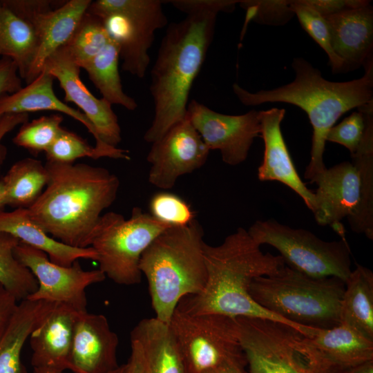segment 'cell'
I'll list each match as a JSON object with an SVG mask.
<instances>
[{
  "label": "cell",
  "instance_id": "obj_1",
  "mask_svg": "<svg viewBox=\"0 0 373 373\" xmlns=\"http://www.w3.org/2000/svg\"><path fill=\"white\" fill-rule=\"evenodd\" d=\"M203 254L207 281L202 291L183 298L177 309L189 314H218L232 318L267 319L288 325L312 336L317 329L289 321L258 305L249 289L257 277L269 276L285 265L280 255L264 253L247 230L238 228L219 245L206 242Z\"/></svg>",
  "mask_w": 373,
  "mask_h": 373
},
{
  "label": "cell",
  "instance_id": "obj_2",
  "mask_svg": "<svg viewBox=\"0 0 373 373\" xmlns=\"http://www.w3.org/2000/svg\"><path fill=\"white\" fill-rule=\"evenodd\" d=\"M49 181L28 208L31 219L55 239L72 247H90L104 210L115 200L119 178L108 169L84 163L45 164Z\"/></svg>",
  "mask_w": 373,
  "mask_h": 373
},
{
  "label": "cell",
  "instance_id": "obj_3",
  "mask_svg": "<svg viewBox=\"0 0 373 373\" xmlns=\"http://www.w3.org/2000/svg\"><path fill=\"white\" fill-rule=\"evenodd\" d=\"M293 82L271 90L248 91L238 84L233 92L245 106L283 102L298 106L307 115L313 128L310 160L304 177L313 180L327 168L323 162L326 136L339 117L354 108L373 101V57L365 64L359 79L347 82L325 79L321 71L302 57L294 58Z\"/></svg>",
  "mask_w": 373,
  "mask_h": 373
},
{
  "label": "cell",
  "instance_id": "obj_4",
  "mask_svg": "<svg viewBox=\"0 0 373 373\" xmlns=\"http://www.w3.org/2000/svg\"><path fill=\"white\" fill-rule=\"evenodd\" d=\"M218 12L187 14L167 27L151 71L154 115L144 139L154 143L186 115L193 84L213 39Z\"/></svg>",
  "mask_w": 373,
  "mask_h": 373
},
{
  "label": "cell",
  "instance_id": "obj_5",
  "mask_svg": "<svg viewBox=\"0 0 373 373\" xmlns=\"http://www.w3.org/2000/svg\"><path fill=\"white\" fill-rule=\"evenodd\" d=\"M204 231L196 219L161 233L142 255L155 318L169 324L180 301L200 293L207 281Z\"/></svg>",
  "mask_w": 373,
  "mask_h": 373
},
{
  "label": "cell",
  "instance_id": "obj_6",
  "mask_svg": "<svg viewBox=\"0 0 373 373\" xmlns=\"http://www.w3.org/2000/svg\"><path fill=\"white\" fill-rule=\"evenodd\" d=\"M345 282L316 278L286 265L274 274L255 278L251 297L260 306L295 324L329 329L341 323Z\"/></svg>",
  "mask_w": 373,
  "mask_h": 373
},
{
  "label": "cell",
  "instance_id": "obj_7",
  "mask_svg": "<svg viewBox=\"0 0 373 373\" xmlns=\"http://www.w3.org/2000/svg\"><path fill=\"white\" fill-rule=\"evenodd\" d=\"M247 373H347L298 329L282 323L236 318Z\"/></svg>",
  "mask_w": 373,
  "mask_h": 373
},
{
  "label": "cell",
  "instance_id": "obj_8",
  "mask_svg": "<svg viewBox=\"0 0 373 373\" xmlns=\"http://www.w3.org/2000/svg\"><path fill=\"white\" fill-rule=\"evenodd\" d=\"M169 227L140 207L133 209L128 219L118 213H106L96 225L90 245L97 254L99 269L118 285L140 283L142 255Z\"/></svg>",
  "mask_w": 373,
  "mask_h": 373
},
{
  "label": "cell",
  "instance_id": "obj_9",
  "mask_svg": "<svg viewBox=\"0 0 373 373\" xmlns=\"http://www.w3.org/2000/svg\"><path fill=\"white\" fill-rule=\"evenodd\" d=\"M99 17L118 46L122 69L142 79L151 62L149 50L155 32L168 19L159 0H97L87 10Z\"/></svg>",
  "mask_w": 373,
  "mask_h": 373
},
{
  "label": "cell",
  "instance_id": "obj_10",
  "mask_svg": "<svg viewBox=\"0 0 373 373\" xmlns=\"http://www.w3.org/2000/svg\"><path fill=\"white\" fill-rule=\"evenodd\" d=\"M247 231L260 246L277 249L288 267L309 277H336L345 283L352 271L346 238L325 241L308 230L274 219L256 220Z\"/></svg>",
  "mask_w": 373,
  "mask_h": 373
},
{
  "label": "cell",
  "instance_id": "obj_11",
  "mask_svg": "<svg viewBox=\"0 0 373 373\" xmlns=\"http://www.w3.org/2000/svg\"><path fill=\"white\" fill-rule=\"evenodd\" d=\"M168 325L187 373L216 371L230 361L247 365L236 318L189 314L176 308Z\"/></svg>",
  "mask_w": 373,
  "mask_h": 373
},
{
  "label": "cell",
  "instance_id": "obj_12",
  "mask_svg": "<svg viewBox=\"0 0 373 373\" xmlns=\"http://www.w3.org/2000/svg\"><path fill=\"white\" fill-rule=\"evenodd\" d=\"M14 254L38 283L37 290L26 299L65 304L78 312H86V288L106 279L99 269L84 270L78 260L69 267L57 265L44 252L21 242Z\"/></svg>",
  "mask_w": 373,
  "mask_h": 373
},
{
  "label": "cell",
  "instance_id": "obj_13",
  "mask_svg": "<svg viewBox=\"0 0 373 373\" xmlns=\"http://www.w3.org/2000/svg\"><path fill=\"white\" fill-rule=\"evenodd\" d=\"M186 116L209 151H219L222 161L231 166L245 162L255 138L260 135L259 111L255 110L227 115L193 99L188 104Z\"/></svg>",
  "mask_w": 373,
  "mask_h": 373
},
{
  "label": "cell",
  "instance_id": "obj_14",
  "mask_svg": "<svg viewBox=\"0 0 373 373\" xmlns=\"http://www.w3.org/2000/svg\"><path fill=\"white\" fill-rule=\"evenodd\" d=\"M209 152L186 116L152 144L146 157L151 164L148 180L159 189H170L180 176L201 168Z\"/></svg>",
  "mask_w": 373,
  "mask_h": 373
},
{
  "label": "cell",
  "instance_id": "obj_15",
  "mask_svg": "<svg viewBox=\"0 0 373 373\" xmlns=\"http://www.w3.org/2000/svg\"><path fill=\"white\" fill-rule=\"evenodd\" d=\"M41 71L57 79L65 93L64 101L82 110L105 144L117 147L121 142V128L112 109L104 98L95 97L80 78V68L64 46L45 61Z\"/></svg>",
  "mask_w": 373,
  "mask_h": 373
},
{
  "label": "cell",
  "instance_id": "obj_16",
  "mask_svg": "<svg viewBox=\"0 0 373 373\" xmlns=\"http://www.w3.org/2000/svg\"><path fill=\"white\" fill-rule=\"evenodd\" d=\"M119 338L103 314L77 312L70 356L73 373H108L119 365Z\"/></svg>",
  "mask_w": 373,
  "mask_h": 373
},
{
  "label": "cell",
  "instance_id": "obj_17",
  "mask_svg": "<svg viewBox=\"0 0 373 373\" xmlns=\"http://www.w3.org/2000/svg\"><path fill=\"white\" fill-rule=\"evenodd\" d=\"M285 110L273 108L259 111L260 135L264 142V155L258 168L260 181H277L292 189L312 213L316 209L314 192L300 178L285 142L281 122Z\"/></svg>",
  "mask_w": 373,
  "mask_h": 373
},
{
  "label": "cell",
  "instance_id": "obj_18",
  "mask_svg": "<svg viewBox=\"0 0 373 373\" xmlns=\"http://www.w3.org/2000/svg\"><path fill=\"white\" fill-rule=\"evenodd\" d=\"M318 188L314 192L316 209L313 214L321 226L329 225L340 236L345 235L341 221L355 210L359 199L357 171L351 162H343L326 169L312 182Z\"/></svg>",
  "mask_w": 373,
  "mask_h": 373
},
{
  "label": "cell",
  "instance_id": "obj_19",
  "mask_svg": "<svg viewBox=\"0 0 373 373\" xmlns=\"http://www.w3.org/2000/svg\"><path fill=\"white\" fill-rule=\"evenodd\" d=\"M55 78L50 74L41 73L24 88L12 94L0 97V117L7 114L28 113L39 111H52L64 113L81 122L95 140V147L106 157L124 160V149L109 146L99 138L94 126L79 111L69 106L58 99L53 90Z\"/></svg>",
  "mask_w": 373,
  "mask_h": 373
},
{
  "label": "cell",
  "instance_id": "obj_20",
  "mask_svg": "<svg viewBox=\"0 0 373 373\" xmlns=\"http://www.w3.org/2000/svg\"><path fill=\"white\" fill-rule=\"evenodd\" d=\"M92 1L70 0L54 8L48 4L26 20L34 26L39 39L35 59L25 79L28 84L41 72L46 59L68 41Z\"/></svg>",
  "mask_w": 373,
  "mask_h": 373
},
{
  "label": "cell",
  "instance_id": "obj_21",
  "mask_svg": "<svg viewBox=\"0 0 373 373\" xmlns=\"http://www.w3.org/2000/svg\"><path fill=\"white\" fill-rule=\"evenodd\" d=\"M58 303L31 333V365L33 369L64 372L70 369V356L77 313Z\"/></svg>",
  "mask_w": 373,
  "mask_h": 373
},
{
  "label": "cell",
  "instance_id": "obj_22",
  "mask_svg": "<svg viewBox=\"0 0 373 373\" xmlns=\"http://www.w3.org/2000/svg\"><path fill=\"white\" fill-rule=\"evenodd\" d=\"M325 19L332 48L343 61L344 70H354L373 57V8L370 3Z\"/></svg>",
  "mask_w": 373,
  "mask_h": 373
},
{
  "label": "cell",
  "instance_id": "obj_23",
  "mask_svg": "<svg viewBox=\"0 0 373 373\" xmlns=\"http://www.w3.org/2000/svg\"><path fill=\"white\" fill-rule=\"evenodd\" d=\"M0 231L10 234L21 242L44 252L50 260L57 265L69 267L79 259L95 261L97 259V254L91 247H72L52 238L31 219L25 208L1 211Z\"/></svg>",
  "mask_w": 373,
  "mask_h": 373
},
{
  "label": "cell",
  "instance_id": "obj_24",
  "mask_svg": "<svg viewBox=\"0 0 373 373\" xmlns=\"http://www.w3.org/2000/svg\"><path fill=\"white\" fill-rule=\"evenodd\" d=\"M358 111L364 113L365 128L356 151L351 155V162L358 173L359 199L347 219L352 231L373 240V101Z\"/></svg>",
  "mask_w": 373,
  "mask_h": 373
},
{
  "label": "cell",
  "instance_id": "obj_25",
  "mask_svg": "<svg viewBox=\"0 0 373 373\" xmlns=\"http://www.w3.org/2000/svg\"><path fill=\"white\" fill-rule=\"evenodd\" d=\"M57 304L29 299L18 303L0 341V373H27L21 359L23 347Z\"/></svg>",
  "mask_w": 373,
  "mask_h": 373
},
{
  "label": "cell",
  "instance_id": "obj_26",
  "mask_svg": "<svg viewBox=\"0 0 373 373\" xmlns=\"http://www.w3.org/2000/svg\"><path fill=\"white\" fill-rule=\"evenodd\" d=\"M140 344L146 373H187L169 325L155 317L143 318L131 332Z\"/></svg>",
  "mask_w": 373,
  "mask_h": 373
},
{
  "label": "cell",
  "instance_id": "obj_27",
  "mask_svg": "<svg viewBox=\"0 0 373 373\" xmlns=\"http://www.w3.org/2000/svg\"><path fill=\"white\" fill-rule=\"evenodd\" d=\"M309 339L329 361L345 368L373 360V341L343 323L318 329Z\"/></svg>",
  "mask_w": 373,
  "mask_h": 373
},
{
  "label": "cell",
  "instance_id": "obj_28",
  "mask_svg": "<svg viewBox=\"0 0 373 373\" xmlns=\"http://www.w3.org/2000/svg\"><path fill=\"white\" fill-rule=\"evenodd\" d=\"M341 323L373 341V273L359 264L345 283Z\"/></svg>",
  "mask_w": 373,
  "mask_h": 373
},
{
  "label": "cell",
  "instance_id": "obj_29",
  "mask_svg": "<svg viewBox=\"0 0 373 373\" xmlns=\"http://www.w3.org/2000/svg\"><path fill=\"white\" fill-rule=\"evenodd\" d=\"M38 46L39 39L32 23L19 17L0 1V55L15 61L19 75L24 80Z\"/></svg>",
  "mask_w": 373,
  "mask_h": 373
},
{
  "label": "cell",
  "instance_id": "obj_30",
  "mask_svg": "<svg viewBox=\"0 0 373 373\" xmlns=\"http://www.w3.org/2000/svg\"><path fill=\"white\" fill-rule=\"evenodd\" d=\"M6 194V204L28 209L38 199L49 181L45 164L26 157L13 164L0 180Z\"/></svg>",
  "mask_w": 373,
  "mask_h": 373
},
{
  "label": "cell",
  "instance_id": "obj_31",
  "mask_svg": "<svg viewBox=\"0 0 373 373\" xmlns=\"http://www.w3.org/2000/svg\"><path fill=\"white\" fill-rule=\"evenodd\" d=\"M119 60L118 46L111 39L104 48L82 68L87 72L102 98L112 105H120L129 111H134L137 108V104L123 90L119 72Z\"/></svg>",
  "mask_w": 373,
  "mask_h": 373
},
{
  "label": "cell",
  "instance_id": "obj_32",
  "mask_svg": "<svg viewBox=\"0 0 373 373\" xmlns=\"http://www.w3.org/2000/svg\"><path fill=\"white\" fill-rule=\"evenodd\" d=\"M20 241L0 231V284L18 301L34 293L38 283L31 271L15 258L14 249Z\"/></svg>",
  "mask_w": 373,
  "mask_h": 373
},
{
  "label": "cell",
  "instance_id": "obj_33",
  "mask_svg": "<svg viewBox=\"0 0 373 373\" xmlns=\"http://www.w3.org/2000/svg\"><path fill=\"white\" fill-rule=\"evenodd\" d=\"M111 41L102 20L86 12L64 46L80 68Z\"/></svg>",
  "mask_w": 373,
  "mask_h": 373
},
{
  "label": "cell",
  "instance_id": "obj_34",
  "mask_svg": "<svg viewBox=\"0 0 373 373\" xmlns=\"http://www.w3.org/2000/svg\"><path fill=\"white\" fill-rule=\"evenodd\" d=\"M63 117L59 114L41 116L21 124L12 142L34 154L45 152L62 129Z\"/></svg>",
  "mask_w": 373,
  "mask_h": 373
},
{
  "label": "cell",
  "instance_id": "obj_35",
  "mask_svg": "<svg viewBox=\"0 0 373 373\" xmlns=\"http://www.w3.org/2000/svg\"><path fill=\"white\" fill-rule=\"evenodd\" d=\"M291 7L303 28L327 54L334 73L344 70V62L334 52L327 21L303 0L291 1Z\"/></svg>",
  "mask_w": 373,
  "mask_h": 373
},
{
  "label": "cell",
  "instance_id": "obj_36",
  "mask_svg": "<svg viewBox=\"0 0 373 373\" xmlns=\"http://www.w3.org/2000/svg\"><path fill=\"white\" fill-rule=\"evenodd\" d=\"M44 153L47 161L59 163H74L76 160L84 157L95 160L106 157L82 137L64 128Z\"/></svg>",
  "mask_w": 373,
  "mask_h": 373
},
{
  "label": "cell",
  "instance_id": "obj_37",
  "mask_svg": "<svg viewBox=\"0 0 373 373\" xmlns=\"http://www.w3.org/2000/svg\"><path fill=\"white\" fill-rule=\"evenodd\" d=\"M151 215L171 227H182L195 218L190 206L180 196L167 191L155 193L149 203Z\"/></svg>",
  "mask_w": 373,
  "mask_h": 373
},
{
  "label": "cell",
  "instance_id": "obj_38",
  "mask_svg": "<svg viewBox=\"0 0 373 373\" xmlns=\"http://www.w3.org/2000/svg\"><path fill=\"white\" fill-rule=\"evenodd\" d=\"M240 7L247 11L245 24L253 20L269 26H283L294 15L291 1H240Z\"/></svg>",
  "mask_w": 373,
  "mask_h": 373
},
{
  "label": "cell",
  "instance_id": "obj_39",
  "mask_svg": "<svg viewBox=\"0 0 373 373\" xmlns=\"http://www.w3.org/2000/svg\"><path fill=\"white\" fill-rule=\"evenodd\" d=\"M365 128L364 113L360 111L352 113L328 131L326 142L341 144L351 155L354 154L363 137Z\"/></svg>",
  "mask_w": 373,
  "mask_h": 373
},
{
  "label": "cell",
  "instance_id": "obj_40",
  "mask_svg": "<svg viewBox=\"0 0 373 373\" xmlns=\"http://www.w3.org/2000/svg\"><path fill=\"white\" fill-rule=\"evenodd\" d=\"M176 9L187 14L212 10L217 12H232L240 1L232 0H173L169 1Z\"/></svg>",
  "mask_w": 373,
  "mask_h": 373
},
{
  "label": "cell",
  "instance_id": "obj_41",
  "mask_svg": "<svg viewBox=\"0 0 373 373\" xmlns=\"http://www.w3.org/2000/svg\"><path fill=\"white\" fill-rule=\"evenodd\" d=\"M21 88V78L16 64L11 59L2 57L0 59V97L12 94Z\"/></svg>",
  "mask_w": 373,
  "mask_h": 373
},
{
  "label": "cell",
  "instance_id": "obj_42",
  "mask_svg": "<svg viewBox=\"0 0 373 373\" xmlns=\"http://www.w3.org/2000/svg\"><path fill=\"white\" fill-rule=\"evenodd\" d=\"M323 17H326L347 9L361 7L370 3L364 0H303Z\"/></svg>",
  "mask_w": 373,
  "mask_h": 373
},
{
  "label": "cell",
  "instance_id": "obj_43",
  "mask_svg": "<svg viewBox=\"0 0 373 373\" xmlns=\"http://www.w3.org/2000/svg\"><path fill=\"white\" fill-rule=\"evenodd\" d=\"M17 298L0 284V341L18 305Z\"/></svg>",
  "mask_w": 373,
  "mask_h": 373
},
{
  "label": "cell",
  "instance_id": "obj_44",
  "mask_svg": "<svg viewBox=\"0 0 373 373\" xmlns=\"http://www.w3.org/2000/svg\"><path fill=\"white\" fill-rule=\"evenodd\" d=\"M28 117V113L7 114L0 117V169L8 153L7 148L1 143V140L15 127L27 122Z\"/></svg>",
  "mask_w": 373,
  "mask_h": 373
},
{
  "label": "cell",
  "instance_id": "obj_45",
  "mask_svg": "<svg viewBox=\"0 0 373 373\" xmlns=\"http://www.w3.org/2000/svg\"><path fill=\"white\" fill-rule=\"evenodd\" d=\"M131 355L124 373H146L144 356L137 341L131 339Z\"/></svg>",
  "mask_w": 373,
  "mask_h": 373
},
{
  "label": "cell",
  "instance_id": "obj_46",
  "mask_svg": "<svg viewBox=\"0 0 373 373\" xmlns=\"http://www.w3.org/2000/svg\"><path fill=\"white\" fill-rule=\"evenodd\" d=\"M246 365L238 362L230 361L224 363L216 372L217 373H247Z\"/></svg>",
  "mask_w": 373,
  "mask_h": 373
},
{
  "label": "cell",
  "instance_id": "obj_47",
  "mask_svg": "<svg viewBox=\"0 0 373 373\" xmlns=\"http://www.w3.org/2000/svg\"><path fill=\"white\" fill-rule=\"evenodd\" d=\"M347 373H373V360L350 367Z\"/></svg>",
  "mask_w": 373,
  "mask_h": 373
},
{
  "label": "cell",
  "instance_id": "obj_48",
  "mask_svg": "<svg viewBox=\"0 0 373 373\" xmlns=\"http://www.w3.org/2000/svg\"><path fill=\"white\" fill-rule=\"evenodd\" d=\"M126 364L119 365L117 369L108 373H124ZM33 373H64V372L48 371L38 369H33Z\"/></svg>",
  "mask_w": 373,
  "mask_h": 373
},
{
  "label": "cell",
  "instance_id": "obj_49",
  "mask_svg": "<svg viewBox=\"0 0 373 373\" xmlns=\"http://www.w3.org/2000/svg\"><path fill=\"white\" fill-rule=\"evenodd\" d=\"M6 194L3 185L0 180V212L4 211L6 206Z\"/></svg>",
  "mask_w": 373,
  "mask_h": 373
},
{
  "label": "cell",
  "instance_id": "obj_50",
  "mask_svg": "<svg viewBox=\"0 0 373 373\" xmlns=\"http://www.w3.org/2000/svg\"><path fill=\"white\" fill-rule=\"evenodd\" d=\"M204 373H217V372L214 370H210V371L205 372Z\"/></svg>",
  "mask_w": 373,
  "mask_h": 373
}]
</instances>
